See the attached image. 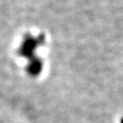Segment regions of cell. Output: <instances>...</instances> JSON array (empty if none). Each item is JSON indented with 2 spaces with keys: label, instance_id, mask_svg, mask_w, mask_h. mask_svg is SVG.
<instances>
[{
  "label": "cell",
  "instance_id": "6da1fadb",
  "mask_svg": "<svg viewBox=\"0 0 123 123\" xmlns=\"http://www.w3.org/2000/svg\"><path fill=\"white\" fill-rule=\"evenodd\" d=\"M43 36H40L38 38H34L32 36H27L25 39L23 40V43L20 49V54L22 56H25L27 58H32L34 57L33 52L37 46L43 43Z\"/></svg>",
  "mask_w": 123,
  "mask_h": 123
},
{
  "label": "cell",
  "instance_id": "7a4b0ae2",
  "mask_svg": "<svg viewBox=\"0 0 123 123\" xmlns=\"http://www.w3.org/2000/svg\"><path fill=\"white\" fill-rule=\"evenodd\" d=\"M41 70H42V62L37 57L32 58L27 66L28 73L32 75H38Z\"/></svg>",
  "mask_w": 123,
  "mask_h": 123
}]
</instances>
